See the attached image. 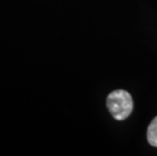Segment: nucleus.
Listing matches in <instances>:
<instances>
[{
  "label": "nucleus",
  "instance_id": "1",
  "mask_svg": "<svg viewBox=\"0 0 157 156\" xmlns=\"http://www.w3.org/2000/svg\"><path fill=\"white\" fill-rule=\"evenodd\" d=\"M106 107L116 120L122 121L131 115L134 105L132 96L128 91L118 89L109 94Z\"/></svg>",
  "mask_w": 157,
  "mask_h": 156
},
{
  "label": "nucleus",
  "instance_id": "2",
  "mask_svg": "<svg viewBox=\"0 0 157 156\" xmlns=\"http://www.w3.org/2000/svg\"><path fill=\"white\" fill-rule=\"evenodd\" d=\"M147 140L153 147H157V117L150 123L147 130Z\"/></svg>",
  "mask_w": 157,
  "mask_h": 156
}]
</instances>
